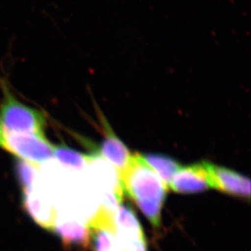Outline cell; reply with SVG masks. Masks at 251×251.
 I'll return each instance as SVG.
<instances>
[{"instance_id": "13", "label": "cell", "mask_w": 251, "mask_h": 251, "mask_svg": "<svg viewBox=\"0 0 251 251\" xmlns=\"http://www.w3.org/2000/svg\"><path fill=\"white\" fill-rule=\"evenodd\" d=\"M7 133V131L3 128L1 121H0V144L2 142V139L4 138V136L6 135V133Z\"/></svg>"}, {"instance_id": "6", "label": "cell", "mask_w": 251, "mask_h": 251, "mask_svg": "<svg viewBox=\"0 0 251 251\" xmlns=\"http://www.w3.org/2000/svg\"><path fill=\"white\" fill-rule=\"evenodd\" d=\"M102 123L104 131V138L102 140L100 150L96 151V152L99 155L103 157L111 163L116 168L119 174L128 168L133 158V154H131L125 143L115 134L107 121L102 119Z\"/></svg>"}, {"instance_id": "11", "label": "cell", "mask_w": 251, "mask_h": 251, "mask_svg": "<svg viewBox=\"0 0 251 251\" xmlns=\"http://www.w3.org/2000/svg\"><path fill=\"white\" fill-rule=\"evenodd\" d=\"M53 155L64 166L77 170H81L85 168L89 164V162L95 158V154L90 156L85 155L64 144L54 146Z\"/></svg>"}, {"instance_id": "8", "label": "cell", "mask_w": 251, "mask_h": 251, "mask_svg": "<svg viewBox=\"0 0 251 251\" xmlns=\"http://www.w3.org/2000/svg\"><path fill=\"white\" fill-rule=\"evenodd\" d=\"M114 223L119 243L146 239L142 225L130 206L120 204L114 214Z\"/></svg>"}, {"instance_id": "9", "label": "cell", "mask_w": 251, "mask_h": 251, "mask_svg": "<svg viewBox=\"0 0 251 251\" xmlns=\"http://www.w3.org/2000/svg\"><path fill=\"white\" fill-rule=\"evenodd\" d=\"M52 232L61 240L64 247H87L91 240L89 225H82L76 221H55Z\"/></svg>"}, {"instance_id": "2", "label": "cell", "mask_w": 251, "mask_h": 251, "mask_svg": "<svg viewBox=\"0 0 251 251\" xmlns=\"http://www.w3.org/2000/svg\"><path fill=\"white\" fill-rule=\"evenodd\" d=\"M0 105V121L10 133L44 135L47 121L43 112L20 102L7 88Z\"/></svg>"}, {"instance_id": "4", "label": "cell", "mask_w": 251, "mask_h": 251, "mask_svg": "<svg viewBox=\"0 0 251 251\" xmlns=\"http://www.w3.org/2000/svg\"><path fill=\"white\" fill-rule=\"evenodd\" d=\"M209 183L212 189H216L227 195H234L249 200L251 198V180L249 178L230 170L206 162Z\"/></svg>"}, {"instance_id": "7", "label": "cell", "mask_w": 251, "mask_h": 251, "mask_svg": "<svg viewBox=\"0 0 251 251\" xmlns=\"http://www.w3.org/2000/svg\"><path fill=\"white\" fill-rule=\"evenodd\" d=\"M22 205L24 211L37 225L52 232L56 221V213L45 195L33 189L31 192L22 195Z\"/></svg>"}, {"instance_id": "3", "label": "cell", "mask_w": 251, "mask_h": 251, "mask_svg": "<svg viewBox=\"0 0 251 251\" xmlns=\"http://www.w3.org/2000/svg\"><path fill=\"white\" fill-rule=\"evenodd\" d=\"M0 147L17 159L36 167L49 161L54 157V145L50 144L45 135L7 132Z\"/></svg>"}, {"instance_id": "12", "label": "cell", "mask_w": 251, "mask_h": 251, "mask_svg": "<svg viewBox=\"0 0 251 251\" xmlns=\"http://www.w3.org/2000/svg\"><path fill=\"white\" fill-rule=\"evenodd\" d=\"M14 170L22 195L31 192L34 189L38 178L37 167L25 160L17 159L15 163Z\"/></svg>"}, {"instance_id": "10", "label": "cell", "mask_w": 251, "mask_h": 251, "mask_svg": "<svg viewBox=\"0 0 251 251\" xmlns=\"http://www.w3.org/2000/svg\"><path fill=\"white\" fill-rule=\"evenodd\" d=\"M142 161L151 168L168 187L173 176L182 165L172 157L159 154H140Z\"/></svg>"}, {"instance_id": "1", "label": "cell", "mask_w": 251, "mask_h": 251, "mask_svg": "<svg viewBox=\"0 0 251 251\" xmlns=\"http://www.w3.org/2000/svg\"><path fill=\"white\" fill-rule=\"evenodd\" d=\"M118 176L124 195L135 202L153 226L159 227L168 190L159 176L142 161L140 154H136Z\"/></svg>"}, {"instance_id": "5", "label": "cell", "mask_w": 251, "mask_h": 251, "mask_svg": "<svg viewBox=\"0 0 251 251\" xmlns=\"http://www.w3.org/2000/svg\"><path fill=\"white\" fill-rule=\"evenodd\" d=\"M210 186L206 162L182 167L176 173L168 189L179 194H196L207 190Z\"/></svg>"}]
</instances>
